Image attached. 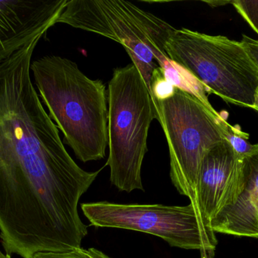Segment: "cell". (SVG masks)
<instances>
[{"instance_id": "277c9868", "label": "cell", "mask_w": 258, "mask_h": 258, "mask_svg": "<svg viewBox=\"0 0 258 258\" xmlns=\"http://www.w3.org/2000/svg\"><path fill=\"white\" fill-rule=\"evenodd\" d=\"M57 23L98 33L123 45L150 91L152 75L170 59L173 26L125 0H68Z\"/></svg>"}, {"instance_id": "3957f363", "label": "cell", "mask_w": 258, "mask_h": 258, "mask_svg": "<svg viewBox=\"0 0 258 258\" xmlns=\"http://www.w3.org/2000/svg\"><path fill=\"white\" fill-rule=\"evenodd\" d=\"M152 100L156 119L168 142L171 182L180 195L189 198L205 230L216 237L203 222L197 181L203 157L212 146L225 139L229 124L210 103L177 87L166 99Z\"/></svg>"}, {"instance_id": "ac0fdd59", "label": "cell", "mask_w": 258, "mask_h": 258, "mask_svg": "<svg viewBox=\"0 0 258 258\" xmlns=\"http://www.w3.org/2000/svg\"><path fill=\"white\" fill-rule=\"evenodd\" d=\"M0 258H11V256L9 254H4L2 251H0Z\"/></svg>"}, {"instance_id": "9a60e30c", "label": "cell", "mask_w": 258, "mask_h": 258, "mask_svg": "<svg viewBox=\"0 0 258 258\" xmlns=\"http://www.w3.org/2000/svg\"><path fill=\"white\" fill-rule=\"evenodd\" d=\"M241 42L258 68V41L243 35Z\"/></svg>"}, {"instance_id": "2e32d148", "label": "cell", "mask_w": 258, "mask_h": 258, "mask_svg": "<svg viewBox=\"0 0 258 258\" xmlns=\"http://www.w3.org/2000/svg\"><path fill=\"white\" fill-rule=\"evenodd\" d=\"M208 4L211 5L212 6H219V5L227 4V3H231V2H206Z\"/></svg>"}, {"instance_id": "e0dca14e", "label": "cell", "mask_w": 258, "mask_h": 258, "mask_svg": "<svg viewBox=\"0 0 258 258\" xmlns=\"http://www.w3.org/2000/svg\"><path fill=\"white\" fill-rule=\"evenodd\" d=\"M254 110L258 112V89L257 92V95H256L255 105H254Z\"/></svg>"}, {"instance_id": "7a4b0ae2", "label": "cell", "mask_w": 258, "mask_h": 258, "mask_svg": "<svg viewBox=\"0 0 258 258\" xmlns=\"http://www.w3.org/2000/svg\"><path fill=\"white\" fill-rule=\"evenodd\" d=\"M49 117L83 162L105 157L108 146V94L100 80L85 75L75 62L47 56L30 65Z\"/></svg>"}, {"instance_id": "8992f818", "label": "cell", "mask_w": 258, "mask_h": 258, "mask_svg": "<svg viewBox=\"0 0 258 258\" xmlns=\"http://www.w3.org/2000/svg\"><path fill=\"white\" fill-rule=\"evenodd\" d=\"M170 60L227 102L254 109L258 68L242 42L186 28L176 29L165 45Z\"/></svg>"}, {"instance_id": "ba28073f", "label": "cell", "mask_w": 258, "mask_h": 258, "mask_svg": "<svg viewBox=\"0 0 258 258\" xmlns=\"http://www.w3.org/2000/svg\"><path fill=\"white\" fill-rule=\"evenodd\" d=\"M241 186L242 157L224 139L206 153L199 171L197 198L208 230L214 232L211 227L212 221L236 203Z\"/></svg>"}, {"instance_id": "4fadbf2b", "label": "cell", "mask_w": 258, "mask_h": 258, "mask_svg": "<svg viewBox=\"0 0 258 258\" xmlns=\"http://www.w3.org/2000/svg\"><path fill=\"white\" fill-rule=\"evenodd\" d=\"M32 258H111L95 248H73L68 251H46L34 254Z\"/></svg>"}, {"instance_id": "7c38bea8", "label": "cell", "mask_w": 258, "mask_h": 258, "mask_svg": "<svg viewBox=\"0 0 258 258\" xmlns=\"http://www.w3.org/2000/svg\"><path fill=\"white\" fill-rule=\"evenodd\" d=\"M174 86L165 78L163 69L158 68L153 71L150 83V95L152 99L165 100L174 92Z\"/></svg>"}, {"instance_id": "52a82bcc", "label": "cell", "mask_w": 258, "mask_h": 258, "mask_svg": "<svg viewBox=\"0 0 258 258\" xmlns=\"http://www.w3.org/2000/svg\"><path fill=\"white\" fill-rule=\"evenodd\" d=\"M91 225L153 235L175 248L199 250L201 258H215L218 240L203 228L194 206L83 203Z\"/></svg>"}, {"instance_id": "5b68a950", "label": "cell", "mask_w": 258, "mask_h": 258, "mask_svg": "<svg viewBox=\"0 0 258 258\" xmlns=\"http://www.w3.org/2000/svg\"><path fill=\"white\" fill-rule=\"evenodd\" d=\"M107 94L110 181L124 192L144 191L141 168L150 124L156 119L150 91L130 64L114 70Z\"/></svg>"}, {"instance_id": "8fae6325", "label": "cell", "mask_w": 258, "mask_h": 258, "mask_svg": "<svg viewBox=\"0 0 258 258\" xmlns=\"http://www.w3.org/2000/svg\"><path fill=\"white\" fill-rule=\"evenodd\" d=\"M224 138L231 145L236 154L241 157L251 152L256 147V145H252L248 142L247 133L230 124H228L226 128Z\"/></svg>"}, {"instance_id": "9c48e42d", "label": "cell", "mask_w": 258, "mask_h": 258, "mask_svg": "<svg viewBox=\"0 0 258 258\" xmlns=\"http://www.w3.org/2000/svg\"><path fill=\"white\" fill-rule=\"evenodd\" d=\"M68 0H0V64L57 24Z\"/></svg>"}, {"instance_id": "30bf717a", "label": "cell", "mask_w": 258, "mask_h": 258, "mask_svg": "<svg viewBox=\"0 0 258 258\" xmlns=\"http://www.w3.org/2000/svg\"><path fill=\"white\" fill-rule=\"evenodd\" d=\"M211 227L215 233L258 238V144L242 157V186L237 201L222 211Z\"/></svg>"}, {"instance_id": "6da1fadb", "label": "cell", "mask_w": 258, "mask_h": 258, "mask_svg": "<svg viewBox=\"0 0 258 258\" xmlns=\"http://www.w3.org/2000/svg\"><path fill=\"white\" fill-rule=\"evenodd\" d=\"M35 48L0 64V239L23 258L81 247L79 201L101 172L77 165L44 109L30 77Z\"/></svg>"}, {"instance_id": "5bb4252c", "label": "cell", "mask_w": 258, "mask_h": 258, "mask_svg": "<svg viewBox=\"0 0 258 258\" xmlns=\"http://www.w3.org/2000/svg\"><path fill=\"white\" fill-rule=\"evenodd\" d=\"M231 4L258 35V1L237 0Z\"/></svg>"}]
</instances>
